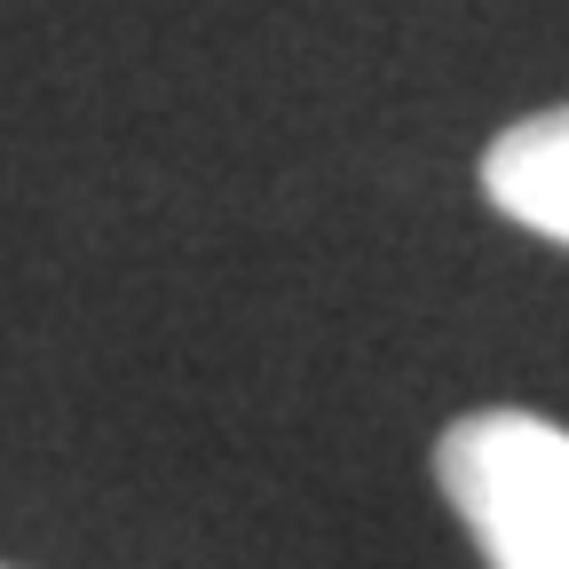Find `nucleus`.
<instances>
[{
  "mask_svg": "<svg viewBox=\"0 0 569 569\" xmlns=\"http://www.w3.org/2000/svg\"><path fill=\"white\" fill-rule=\"evenodd\" d=\"M482 190L507 222L569 246V103L498 134L482 151Z\"/></svg>",
  "mask_w": 569,
  "mask_h": 569,
  "instance_id": "nucleus-2",
  "label": "nucleus"
},
{
  "mask_svg": "<svg viewBox=\"0 0 569 569\" xmlns=\"http://www.w3.org/2000/svg\"><path fill=\"white\" fill-rule=\"evenodd\" d=\"M436 482L490 569H569V427L467 411L436 443Z\"/></svg>",
  "mask_w": 569,
  "mask_h": 569,
  "instance_id": "nucleus-1",
  "label": "nucleus"
}]
</instances>
